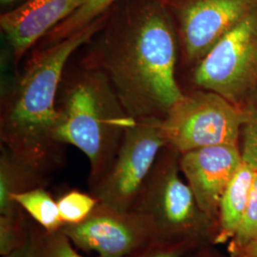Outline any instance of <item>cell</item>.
Wrapping results in <instances>:
<instances>
[{
    "mask_svg": "<svg viewBox=\"0 0 257 257\" xmlns=\"http://www.w3.org/2000/svg\"><path fill=\"white\" fill-rule=\"evenodd\" d=\"M108 13L63 40L38 49L2 95L1 145L49 177L65 164L64 146L55 138L56 101L65 69L74 53L101 30Z\"/></svg>",
    "mask_w": 257,
    "mask_h": 257,
    "instance_id": "2",
    "label": "cell"
},
{
    "mask_svg": "<svg viewBox=\"0 0 257 257\" xmlns=\"http://www.w3.org/2000/svg\"><path fill=\"white\" fill-rule=\"evenodd\" d=\"M5 257H35L33 251H32L31 246H30V243H29V237H28L27 243L23 247H21L18 250H16L15 252Z\"/></svg>",
    "mask_w": 257,
    "mask_h": 257,
    "instance_id": "22",
    "label": "cell"
},
{
    "mask_svg": "<svg viewBox=\"0 0 257 257\" xmlns=\"http://www.w3.org/2000/svg\"><path fill=\"white\" fill-rule=\"evenodd\" d=\"M0 1H1L2 5H9V4L16 2L17 0H0Z\"/></svg>",
    "mask_w": 257,
    "mask_h": 257,
    "instance_id": "24",
    "label": "cell"
},
{
    "mask_svg": "<svg viewBox=\"0 0 257 257\" xmlns=\"http://www.w3.org/2000/svg\"><path fill=\"white\" fill-rule=\"evenodd\" d=\"M60 230L77 248L95 251L99 257H125L155 241L147 222L134 211H119L101 202L78 224Z\"/></svg>",
    "mask_w": 257,
    "mask_h": 257,
    "instance_id": "9",
    "label": "cell"
},
{
    "mask_svg": "<svg viewBox=\"0 0 257 257\" xmlns=\"http://www.w3.org/2000/svg\"><path fill=\"white\" fill-rule=\"evenodd\" d=\"M196 248L188 243H171L155 240L125 257H183Z\"/></svg>",
    "mask_w": 257,
    "mask_h": 257,
    "instance_id": "21",
    "label": "cell"
},
{
    "mask_svg": "<svg viewBox=\"0 0 257 257\" xmlns=\"http://www.w3.org/2000/svg\"><path fill=\"white\" fill-rule=\"evenodd\" d=\"M254 175L255 171L243 162L222 194L214 243H225L234 236L248 205Z\"/></svg>",
    "mask_w": 257,
    "mask_h": 257,
    "instance_id": "13",
    "label": "cell"
},
{
    "mask_svg": "<svg viewBox=\"0 0 257 257\" xmlns=\"http://www.w3.org/2000/svg\"><path fill=\"white\" fill-rule=\"evenodd\" d=\"M56 201L63 225L78 224L85 220L99 202L92 193L76 190L65 193Z\"/></svg>",
    "mask_w": 257,
    "mask_h": 257,
    "instance_id": "18",
    "label": "cell"
},
{
    "mask_svg": "<svg viewBox=\"0 0 257 257\" xmlns=\"http://www.w3.org/2000/svg\"><path fill=\"white\" fill-rule=\"evenodd\" d=\"M28 237L35 257H86L74 249L72 240L61 230L48 231L37 223H28Z\"/></svg>",
    "mask_w": 257,
    "mask_h": 257,
    "instance_id": "16",
    "label": "cell"
},
{
    "mask_svg": "<svg viewBox=\"0 0 257 257\" xmlns=\"http://www.w3.org/2000/svg\"><path fill=\"white\" fill-rule=\"evenodd\" d=\"M197 89L241 106L257 89V9L231 29L193 66Z\"/></svg>",
    "mask_w": 257,
    "mask_h": 257,
    "instance_id": "6",
    "label": "cell"
},
{
    "mask_svg": "<svg viewBox=\"0 0 257 257\" xmlns=\"http://www.w3.org/2000/svg\"><path fill=\"white\" fill-rule=\"evenodd\" d=\"M120 0H85L82 5L62 23L53 29L43 40V47L57 43L100 19Z\"/></svg>",
    "mask_w": 257,
    "mask_h": 257,
    "instance_id": "15",
    "label": "cell"
},
{
    "mask_svg": "<svg viewBox=\"0 0 257 257\" xmlns=\"http://www.w3.org/2000/svg\"><path fill=\"white\" fill-rule=\"evenodd\" d=\"M163 1H168V0H163Z\"/></svg>",
    "mask_w": 257,
    "mask_h": 257,
    "instance_id": "26",
    "label": "cell"
},
{
    "mask_svg": "<svg viewBox=\"0 0 257 257\" xmlns=\"http://www.w3.org/2000/svg\"><path fill=\"white\" fill-rule=\"evenodd\" d=\"M240 253L242 254V257H257V239L244 248Z\"/></svg>",
    "mask_w": 257,
    "mask_h": 257,
    "instance_id": "23",
    "label": "cell"
},
{
    "mask_svg": "<svg viewBox=\"0 0 257 257\" xmlns=\"http://www.w3.org/2000/svg\"><path fill=\"white\" fill-rule=\"evenodd\" d=\"M49 177L37 173L1 145L0 155V215L20 216L25 213L13 199L17 193L46 188Z\"/></svg>",
    "mask_w": 257,
    "mask_h": 257,
    "instance_id": "12",
    "label": "cell"
},
{
    "mask_svg": "<svg viewBox=\"0 0 257 257\" xmlns=\"http://www.w3.org/2000/svg\"><path fill=\"white\" fill-rule=\"evenodd\" d=\"M187 64L199 62L231 29L257 9V0H168Z\"/></svg>",
    "mask_w": 257,
    "mask_h": 257,
    "instance_id": "8",
    "label": "cell"
},
{
    "mask_svg": "<svg viewBox=\"0 0 257 257\" xmlns=\"http://www.w3.org/2000/svg\"><path fill=\"white\" fill-rule=\"evenodd\" d=\"M85 0H27L0 17V26L19 62L28 51L71 17Z\"/></svg>",
    "mask_w": 257,
    "mask_h": 257,
    "instance_id": "11",
    "label": "cell"
},
{
    "mask_svg": "<svg viewBox=\"0 0 257 257\" xmlns=\"http://www.w3.org/2000/svg\"><path fill=\"white\" fill-rule=\"evenodd\" d=\"M87 44L80 64L108 77L135 119H163L183 97L175 76L178 36L163 0H120Z\"/></svg>",
    "mask_w": 257,
    "mask_h": 257,
    "instance_id": "1",
    "label": "cell"
},
{
    "mask_svg": "<svg viewBox=\"0 0 257 257\" xmlns=\"http://www.w3.org/2000/svg\"><path fill=\"white\" fill-rule=\"evenodd\" d=\"M180 154L162 149L131 211L147 222L155 238L195 247L214 240L217 224L200 209L180 176Z\"/></svg>",
    "mask_w": 257,
    "mask_h": 257,
    "instance_id": "4",
    "label": "cell"
},
{
    "mask_svg": "<svg viewBox=\"0 0 257 257\" xmlns=\"http://www.w3.org/2000/svg\"><path fill=\"white\" fill-rule=\"evenodd\" d=\"M56 109L55 140L87 156L92 189L109 170L126 131L138 120L125 110L105 74L81 64L63 75Z\"/></svg>",
    "mask_w": 257,
    "mask_h": 257,
    "instance_id": "3",
    "label": "cell"
},
{
    "mask_svg": "<svg viewBox=\"0 0 257 257\" xmlns=\"http://www.w3.org/2000/svg\"><path fill=\"white\" fill-rule=\"evenodd\" d=\"M243 124L241 127L242 160L257 172V89L241 105Z\"/></svg>",
    "mask_w": 257,
    "mask_h": 257,
    "instance_id": "17",
    "label": "cell"
},
{
    "mask_svg": "<svg viewBox=\"0 0 257 257\" xmlns=\"http://www.w3.org/2000/svg\"><path fill=\"white\" fill-rule=\"evenodd\" d=\"M242 163L238 145H217L180 154L181 173L200 209L216 224L222 194Z\"/></svg>",
    "mask_w": 257,
    "mask_h": 257,
    "instance_id": "10",
    "label": "cell"
},
{
    "mask_svg": "<svg viewBox=\"0 0 257 257\" xmlns=\"http://www.w3.org/2000/svg\"><path fill=\"white\" fill-rule=\"evenodd\" d=\"M13 199L33 220L48 231L60 230L63 226L57 201H55L46 188H37L17 193L13 196Z\"/></svg>",
    "mask_w": 257,
    "mask_h": 257,
    "instance_id": "14",
    "label": "cell"
},
{
    "mask_svg": "<svg viewBox=\"0 0 257 257\" xmlns=\"http://www.w3.org/2000/svg\"><path fill=\"white\" fill-rule=\"evenodd\" d=\"M257 239V172L252 180L248 205L238 229L230 240L231 253L238 254Z\"/></svg>",
    "mask_w": 257,
    "mask_h": 257,
    "instance_id": "19",
    "label": "cell"
},
{
    "mask_svg": "<svg viewBox=\"0 0 257 257\" xmlns=\"http://www.w3.org/2000/svg\"><path fill=\"white\" fill-rule=\"evenodd\" d=\"M158 118L138 120L121 141L109 170L92 187L99 201L119 211H131L162 149L167 147Z\"/></svg>",
    "mask_w": 257,
    "mask_h": 257,
    "instance_id": "7",
    "label": "cell"
},
{
    "mask_svg": "<svg viewBox=\"0 0 257 257\" xmlns=\"http://www.w3.org/2000/svg\"><path fill=\"white\" fill-rule=\"evenodd\" d=\"M243 110L216 92L196 89L176 102L161 121L167 147L184 154L200 148L238 145Z\"/></svg>",
    "mask_w": 257,
    "mask_h": 257,
    "instance_id": "5",
    "label": "cell"
},
{
    "mask_svg": "<svg viewBox=\"0 0 257 257\" xmlns=\"http://www.w3.org/2000/svg\"><path fill=\"white\" fill-rule=\"evenodd\" d=\"M26 212L20 216L0 215V254L5 257L23 247L28 241Z\"/></svg>",
    "mask_w": 257,
    "mask_h": 257,
    "instance_id": "20",
    "label": "cell"
},
{
    "mask_svg": "<svg viewBox=\"0 0 257 257\" xmlns=\"http://www.w3.org/2000/svg\"><path fill=\"white\" fill-rule=\"evenodd\" d=\"M195 257H214L212 256V255H210V254H208V253H202V254H199V255H197V256Z\"/></svg>",
    "mask_w": 257,
    "mask_h": 257,
    "instance_id": "25",
    "label": "cell"
}]
</instances>
